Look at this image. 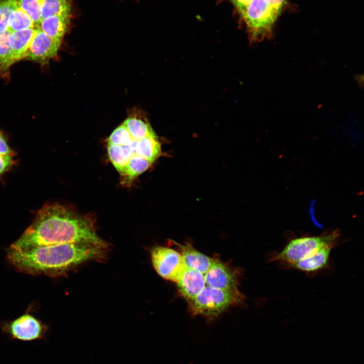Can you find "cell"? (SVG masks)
Segmentation results:
<instances>
[{"label":"cell","mask_w":364,"mask_h":364,"mask_svg":"<svg viewBox=\"0 0 364 364\" xmlns=\"http://www.w3.org/2000/svg\"><path fill=\"white\" fill-rule=\"evenodd\" d=\"M161 144L154 132L136 141L135 154L153 163L161 154Z\"/></svg>","instance_id":"cell-16"},{"label":"cell","mask_w":364,"mask_h":364,"mask_svg":"<svg viewBox=\"0 0 364 364\" xmlns=\"http://www.w3.org/2000/svg\"><path fill=\"white\" fill-rule=\"evenodd\" d=\"M0 154L14 155L3 134L0 132Z\"/></svg>","instance_id":"cell-26"},{"label":"cell","mask_w":364,"mask_h":364,"mask_svg":"<svg viewBox=\"0 0 364 364\" xmlns=\"http://www.w3.org/2000/svg\"><path fill=\"white\" fill-rule=\"evenodd\" d=\"M20 8L32 20L36 26L41 21V10L42 0H16Z\"/></svg>","instance_id":"cell-22"},{"label":"cell","mask_w":364,"mask_h":364,"mask_svg":"<svg viewBox=\"0 0 364 364\" xmlns=\"http://www.w3.org/2000/svg\"><path fill=\"white\" fill-rule=\"evenodd\" d=\"M105 248L85 243H66L33 247L25 249L9 248L8 257L21 271L30 275H61L90 260L105 257Z\"/></svg>","instance_id":"cell-2"},{"label":"cell","mask_w":364,"mask_h":364,"mask_svg":"<svg viewBox=\"0 0 364 364\" xmlns=\"http://www.w3.org/2000/svg\"><path fill=\"white\" fill-rule=\"evenodd\" d=\"M151 257L159 275L176 283L187 268L181 254L169 248L155 247L151 250Z\"/></svg>","instance_id":"cell-6"},{"label":"cell","mask_w":364,"mask_h":364,"mask_svg":"<svg viewBox=\"0 0 364 364\" xmlns=\"http://www.w3.org/2000/svg\"><path fill=\"white\" fill-rule=\"evenodd\" d=\"M8 26V31L10 32L39 26L34 24L30 17L20 8L18 4L10 14Z\"/></svg>","instance_id":"cell-21"},{"label":"cell","mask_w":364,"mask_h":364,"mask_svg":"<svg viewBox=\"0 0 364 364\" xmlns=\"http://www.w3.org/2000/svg\"><path fill=\"white\" fill-rule=\"evenodd\" d=\"M233 6L251 42L272 38L275 25L290 0H225Z\"/></svg>","instance_id":"cell-3"},{"label":"cell","mask_w":364,"mask_h":364,"mask_svg":"<svg viewBox=\"0 0 364 364\" xmlns=\"http://www.w3.org/2000/svg\"><path fill=\"white\" fill-rule=\"evenodd\" d=\"M39 27L36 26L10 33L9 38V45L15 62L25 58L29 45Z\"/></svg>","instance_id":"cell-13"},{"label":"cell","mask_w":364,"mask_h":364,"mask_svg":"<svg viewBox=\"0 0 364 364\" xmlns=\"http://www.w3.org/2000/svg\"><path fill=\"white\" fill-rule=\"evenodd\" d=\"M338 231L320 236L296 238L289 241L279 252L271 258V261H280L288 266L310 256L322 247L335 245L338 241Z\"/></svg>","instance_id":"cell-4"},{"label":"cell","mask_w":364,"mask_h":364,"mask_svg":"<svg viewBox=\"0 0 364 364\" xmlns=\"http://www.w3.org/2000/svg\"><path fill=\"white\" fill-rule=\"evenodd\" d=\"M2 328L13 339L23 341L41 339L48 329L40 321L28 313L4 324Z\"/></svg>","instance_id":"cell-7"},{"label":"cell","mask_w":364,"mask_h":364,"mask_svg":"<svg viewBox=\"0 0 364 364\" xmlns=\"http://www.w3.org/2000/svg\"><path fill=\"white\" fill-rule=\"evenodd\" d=\"M123 124L127 129L132 139L135 141H140L154 132L148 122L137 117H129Z\"/></svg>","instance_id":"cell-19"},{"label":"cell","mask_w":364,"mask_h":364,"mask_svg":"<svg viewBox=\"0 0 364 364\" xmlns=\"http://www.w3.org/2000/svg\"><path fill=\"white\" fill-rule=\"evenodd\" d=\"M132 139L126 127L122 124L116 128L108 139V144L124 146L129 144Z\"/></svg>","instance_id":"cell-24"},{"label":"cell","mask_w":364,"mask_h":364,"mask_svg":"<svg viewBox=\"0 0 364 364\" xmlns=\"http://www.w3.org/2000/svg\"><path fill=\"white\" fill-rule=\"evenodd\" d=\"M204 277L208 286L230 292H239L235 275L229 267L218 260H212Z\"/></svg>","instance_id":"cell-9"},{"label":"cell","mask_w":364,"mask_h":364,"mask_svg":"<svg viewBox=\"0 0 364 364\" xmlns=\"http://www.w3.org/2000/svg\"><path fill=\"white\" fill-rule=\"evenodd\" d=\"M149 160L136 154L133 155L129 160L122 175V182L129 184L139 175L146 171L152 164Z\"/></svg>","instance_id":"cell-17"},{"label":"cell","mask_w":364,"mask_h":364,"mask_svg":"<svg viewBox=\"0 0 364 364\" xmlns=\"http://www.w3.org/2000/svg\"><path fill=\"white\" fill-rule=\"evenodd\" d=\"M8 30L0 33V76L8 75L10 67L15 62L10 47Z\"/></svg>","instance_id":"cell-18"},{"label":"cell","mask_w":364,"mask_h":364,"mask_svg":"<svg viewBox=\"0 0 364 364\" xmlns=\"http://www.w3.org/2000/svg\"><path fill=\"white\" fill-rule=\"evenodd\" d=\"M66 243L90 244L105 248L107 245L98 236L89 218L62 205L49 204L40 209L34 221L10 248Z\"/></svg>","instance_id":"cell-1"},{"label":"cell","mask_w":364,"mask_h":364,"mask_svg":"<svg viewBox=\"0 0 364 364\" xmlns=\"http://www.w3.org/2000/svg\"><path fill=\"white\" fill-rule=\"evenodd\" d=\"M61 42L49 37L39 27L29 45L25 58L41 65L48 64L51 59L56 56Z\"/></svg>","instance_id":"cell-8"},{"label":"cell","mask_w":364,"mask_h":364,"mask_svg":"<svg viewBox=\"0 0 364 364\" xmlns=\"http://www.w3.org/2000/svg\"><path fill=\"white\" fill-rule=\"evenodd\" d=\"M335 246V245L324 246L310 256L289 267L307 273L319 271L327 266L331 252Z\"/></svg>","instance_id":"cell-12"},{"label":"cell","mask_w":364,"mask_h":364,"mask_svg":"<svg viewBox=\"0 0 364 364\" xmlns=\"http://www.w3.org/2000/svg\"><path fill=\"white\" fill-rule=\"evenodd\" d=\"M72 13L53 15L41 20L40 29L51 38L61 41L68 30Z\"/></svg>","instance_id":"cell-11"},{"label":"cell","mask_w":364,"mask_h":364,"mask_svg":"<svg viewBox=\"0 0 364 364\" xmlns=\"http://www.w3.org/2000/svg\"><path fill=\"white\" fill-rule=\"evenodd\" d=\"M73 0H42L41 20L49 16L65 13H72Z\"/></svg>","instance_id":"cell-20"},{"label":"cell","mask_w":364,"mask_h":364,"mask_svg":"<svg viewBox=\"0 0 364 364\" xmlns=\"http://www.w3.org/2000/svg\"><path fill=\"white\" fill-rule=\"evenodd\" d=\"M239 292H233L205 286L190 302L194 314L206 316L217 315L231 305L240 301Z\"/></svg>","instance_id":"cell-5"},{"label":"cell","mask_w":364,"mask_h":364,"mask_svg":"<svg viewBox=\"0 0 364 364\" xmlns=\"http://www.w3.org/2000/svg\"><path fill=\"white\" fill-rule=\"evenodd\" d=\"M177 283L181 294L189 302L192 301L206 286L204 275L187 267Z\"/></svg>","instance_id":"cell-10"},{"label":"cell","mask_w":364,"mask_h":364,"mask_svg":"<svg viewBox=\"0 0 364 364\" xmlns=\"http://www.w3.org/2000/svg\"><path fill=\"white\" fill-rule=\"evenodd\" d=\"M136 141L132 140L129 144L124 146L108 144L107 151L109 159L122 176L125 173L126 167L129 160L135 154V148Z\"/></svg>","instance_id":"cell-14"},{"label":"cell","mask_w":364,"mask_h":364,"mask_svg":"<svg viewBox=\"0 0 364 364\" xmlns=\"http://www.w3.org/2000/svg\"><path fill=\"white\" fill-rule=\"evenodd\" d=\"M176 245L180 248L181 255L187 268L196 270L204 275L206 272L211 264L212 259L190 245L177 243Z\"/></svg>","instance_id":"cell-15"},{"label":"cell","mask_w":364,"mask_h":364,"mask_svg":"<svg viewBox=\"0 0 364 364\" xmlns=\"http://www.w3.org/2000/svg\"><path fill=\"white\" fill-rule=\"evenodd\" d=\"M13 156L0 154V175L11 168L14 162Z\"/></svg>","instance_id":"cell-25"},{"label":"cell","mask_w":364,"mask_h":364,"mask_svg":"<svg viewBox=\"0 0 364 364\" xmlns=\"http://www.w3.org/2000/svg\"><path fill=\"white\" fill-rule=\"evenodd\" d=\"M17 5L16 0H0V33L8 30V20Z\"/></svg>","instance_id":"cell-23"}]
</instances>
